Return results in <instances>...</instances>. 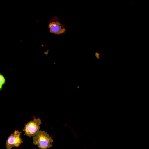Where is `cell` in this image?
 Segmentation results:
<instances>
[{
    "mask_svg": "<svg viewBox=\"0 0 149 149\" xmlns=\"http://www.w3.org/2000/svg\"><path fill=\"white\" fill-rule=\"evenodd\" d=\"M41 124V120L39 118H34L33 120L29 122L25 125L23 130L25 132V135L31 137L34 136L40 129V125Z\"/></svg>",
    "mask_w": 149,
    "mask_h": 149,
    "instance_id": "2",
    "label": "cell"
},
{
    "mask_svg": "<svg viewBox=\"0 0 149 149\" xmlns=\"http://www.w3.org/2000/svg\"><path fill=\"white\" fill-rule=\"evenodd\" d=\"M48 27L49 28V31L54 34H62L66 30L63 25L58 22L56 17L51 20Z\"/></svg>",
    "mask_w": 149,
    "mask_h": 149,
    "instance_id": "4",
    "label": "cell"
},
{
    "mask_svg": "<svg viewBox=\"0 0 149 149\" xmlns=\"http://www.w3.org/2000/svg\"><path fill=\"white\" fill-rule=\"evenodd\" d=\"M20 132L16 130L8 137L6 142L7 149H11L13 147H19L23 143V140L20 137Z\"/></svg>",
    "mask_w": 149,
    "mask_h": 149,
    "instance_id": "3",
    "label": "cell"
},
{
    "mask_svg": "<svg viewBox=\"0 0 149 149\" xmlns=\"http://www.w3.org/2000/svg\"><path fill=\"white\" fill-rule=\"evenodd\" d=\"M53 139L45 131L39 130L33 136V144L40 149H47L52 147Z\"/></svg>",
    "mask_w": 149,
    "mask_h": 149,
    "instance_id": "1",
    "label": "cell"
},
{
    "mask_svg": "<svg viewBox=\"0 0 149 149\" xmlns=\"http://www.w3.org/2000/svg\"><path fill=\"white\" fill-rule=\"evenodd\" d=\"M5 80L4 77L1 74H0V89H1L2 85L5 83Z\"/></svg>",
    "mask_w": 149,
    "mask_h": 149,
    "instance_id": "5",
    "label": "cell"
}]
</instances>
